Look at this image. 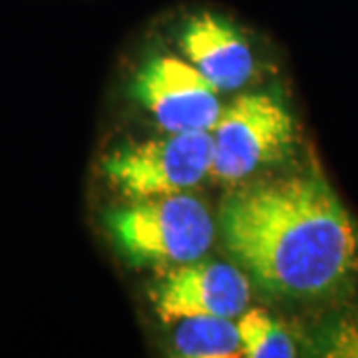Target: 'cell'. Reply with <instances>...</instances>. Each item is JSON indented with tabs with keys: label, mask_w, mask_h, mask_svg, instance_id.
<instances>
[{
	"label": "cell",
	"mask_w": 358,
	"mask_h": 358,
	"mask_svg": "<svg viewBox=\"0 0 358 358\" xmlns=\"http://www.w3.org/2000/svg\"><path fill=\"white\" fill-rule=\"evenodd\" d=\"M225 249L265 293L322 299L358 277V225L319 166L247 185L219 209Z\"/></svg>",
	"instance_id": "6da1fadb"
},
{
	"label": "cell",
	"mask_w": 358,
	"mask_h": 358,
	"mask_svg": "<svg viewBox=\"0 0 358 358\" xmlns=\"http://www.w3.org/2000/svg\"><path fill=\"white\" fill-rule=\"evenodd\" d=\"M110 239L134 267H176L197 261L211 249L215 221L187 193L129 199L103 215Z\"/></svg>",
	"instance_id": "7a4b0ae2"
},
{
	"label": "cell",
	"mask_w": 358,
	"mask_h": 358,
	"mask_svg": "<svg viewBox=\"0 0 358 358\" xmlns=\"http://www.w3.org/2000/svg\"><path fill=\"white\" fill-rule=\"evenodd\" d=\"M213 166L211 131H166L128 141L102 157V176L126 199L185 193L197 187Z\"/></svg>",
	"instance_id": "3957f363"
},
{
	"label": "cell",
	"mask_w": 358,
	"mask_h": 358,
	"mask_svg": "<svg viewBox=\"0 0 358 358\" xmlns=\"http://www.w3.org/2000/svg\"><path fill=\"white\" fill-rule=\"evenodd\" d=\"M211 134V176L229 183L281 162L296 145L294 117L268 92L245 94L233 100L221 112Z\"/></svg>",
	"instance_id": "277c9868"
},
{
	"label": "cell",
	"mask_w": 358,
	"mask_h": 358,
	"mask_svg": "<svg viewBox=\"0 0 358 358\" xmlns=\"http://www.w3.org/2000/svg\"><path fill=\"white\" fill-rule=\"evenodd\" d=\"M131 96L166 131H211L223 112L219 90L192 62L169 54L143 62Z\"/></svg>",
	"instance_id": "5b68a950"
},
{
	"label": "cell",
	"mask_w": 358,
	"mask_h": 358,
	"mask_svg": "<svg viewBox=\"0 0 358 358\" xmlns=\"http://www.w3.org/2000/svg\"><path fill=\"white\" fill-rule=\"evenodd\" d=\"M164 322L193 317H241L251 301V282L243 268L219 261H192L169 267L150 291Z\"/></svg>",
	"instance_id": "8992f818"
},
{
	"label": "cell",
	"mask_w": 358,
	"mask_h": 358,
	"mask_svg": "<svg viewBox=\"0 0 358 358\" xmlns=\"http://www.w3.org/2000/svg\"><path fill=\"white\" fill-rule=\"evenodd\" d=\"M179 48L219 92L239 90L255 72V56L241 30L217 14L189 18L181 28Z\"/></svg>",
	"instance_id": "52a82bcc"
},
{
	"label": "cell",
	"mask_w": 358,
	"mask_h": 358,
	"mask_svg": "<svg viewBox=\"0 0 358 358\" xmlns=\"http://www.w3.org/2000/svg\"><path fill=\"white\" fill-rule=\"evenodd\" d=\"M176 355L185 358H229L241 355L237 322L225 317L183 319L173 333Z\"/></svg>",
	"instance_id": "ba28073f"
},
{
	"label": "cell",
	"mask_w": 358,
	"mask_h": 358,
	"mask_svg": "<svg viewBox=\"0 0 358 358\" xmlns=\"http://www.w3.org/2000/svg\"><path fill=\"white\" fill-rule=\"evenodd\" d=\"M241 355L249 358H293L296 355L291 333L263 308H249L237 322Z\"/></svg>",
	"instance_id": "9c48e42d"
},
{
	"label": "cell",
	"mask_w": 358,
	"mask_h": 358,
	"mask_svg": "<svg viewBox=\"0 0 358 358\" xmlns=\"http://www.w3.org/2000/svg\"><path fill=\"white\" fill-rule=\"evenodd\" d=\"M322 355L334 358H358V317L334 324L324 336Z\"/></svg>",
	"instance_id": "30bf717a"
}]
</instances>
